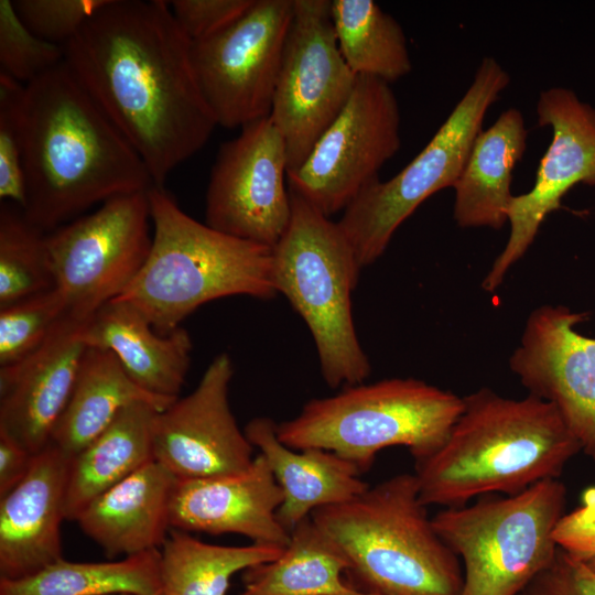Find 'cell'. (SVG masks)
I'll list each match as a JSON object with an SVG mask.
<instances>
[{
  "mask_svg": "<svg viewBox=\"0 0 595 595\" xmlns=\"http://www.w3.org/2000/svg\"><path fill=\"white\" fill-rule=\"evenodd\" d=\"M64 47L79 85L144 162L155 186L217 122L169 1L107 0Z\"/></svg>",
  "mask_w": 595,
  "mask_h": 595,
  "instance_id": "obj_1",
  "label": "cell"
},
{
  "mask_svg": "<svg viewBox=\"0 0 595 595\" xmlns=\"http://www.w3.org/2000/svg\"><path fill=\"white\" fill-rule=\"evenodd\" d=\"M23 169V212L46 232L96 204L154 185L140 155L64 61L26 84Z\"/></svg>",
  "mask_w": 595,
  "mask_h": 595,
  "instance_id": "obj_2",
  "label": "cell"
},
{
  "mask_svg": "<svg viewBox=\"0 0 595 595\" xmlns=\"http://www.w3.org/2000/svg\"><path fill=\"white\" fill-rule=\"evenodd\" d=\"M463 402L443 445L415 462L426 507H458L485 495L521 493L558 478L582 451L558 409L538 397L510 399L482 388Z\"/></svg>",
  "mask_w": 595,
  "mask_h": 595,
  "instance_id": "obj_3",
  "label": "cell"
},
{
  "mask_svg": "<svg viewBox=\"0 0 595 595\" xmlns=\"http://www.w3.org/2000/svg\"><path fill=\"white\" fill-rule=\"evenodd\" d=\"M152 245L128 288L115 300L139 310L166 335L202 305L245 295H278L272 247L216 230L187 215L164 186L149 191Z\"/></svg>",
  "mask_w": 595,
  "mask_h": 595,
  "instance_id": "obj_4",
  "label": "cell"
},
{
  "mask_svg": "<svg viewBox=\"0 0 595 595\" xmlns=\"http://www.w3.org/2000/svg\"><path fill=\"white\" fill-rule=\"evenodd\" d=\"M311 518L344 552L361 589L462 595L461 561L434 529L414 474L394 475Z\"/></svg>",
  "mask_w": 595,
  "mask_h": 595,
  "instance_id": "obj_5",
  "label": "cell"
},
{
  "mask_svg": "<svg viewBox=\"0 0 595 595\" xmlns=\"http://www.w3.org/2000/svg\"><path fill=\"white\" fill-rule=\"evenodd\" d=\"M463 398L414 378H390L344 387L307 401L277 424L286 446L323 448L368 470L377 454L404 446L415 462L435 453L463 410Z\"/></svg>",
  "mask_w": 595,
  "mask_h": 595,
  "instance_id": "obj_6",
  "label": "cell"
},
{
  "mask_svg": "<svg viewBox=\"0 0 595 595\" xmlns=\"http://www.w3.org/2000/svg\"><path fill=\"white\" fill-rule=\"evenodd\" d=\"M291 218L273 250V280L313 337L331 388L363 383L371 371L354 324L351 293L363 269L337 221L289 188Z\"/></svg>",
  "mask_w": 595,
  "mask_h": 595,
  "instance_id": "obj_7",
  "label": "cell"
},
{
  "mask_svg": "<svg viewBox=\"0 0 595 595\" xmlns=\"http://www.w3.org/2000/svg\"><path fill=\"white\" fill-rule=\"evenodd\" d=\"M565 501L564 484L551 478L515 495L480 496L432 517L461 561L462 595L522 594L555 558L553 531Z\"/></svg>",
  "mask_w": 595,
  "mask_h": 595,
  "instance_id": "obj_8",
  "label": "cell"
},
{
  "mask_svg": "<svg viewBox=\"0 0 595 595\" xmlns=\"http://www.w3.org/2000/svg\"><path fill=\"white\" fill-rule=\"evenodd\" d=\"M509 83L502 66L484 57L470 86L422 151L392 178L367 185L345 208L337 223L361 268L383 255L399 226L426 198L454 187L488 108Z\"/></svg>",
  "mask_w": 595,
  "mask_h": 595,
  "instance_id": "obj_9",
  "label": "cell"
},
{
  "mask_svg": "<svg viewBox=\"0 0 595 595\" xmlns=\"http://www.w3.org/2000/svg\"><path fill=\"white\" fill-rule=\"evenodd\" d=\"M150 225L144 191L113 197L47 232L55 288L69 316L84 322L123 293L149 256Z\"/></svg>",
  "mask_w": 595,
  "mask_h": 595,
  "instance_id": "obj_10",
  "label": "cell"
},
{
  "mask_svg": "<svg viewBox=\"0 0 595 595\" xmlns=\"http://www.w3.org/2000/svg\"><path fill=\"white\" fill-rule=\"evenodd\" d=\"M356 78L337 44L331 0H294L269 115L285 143L288 173L340 113Z\"/></svg>",
  "mask_w": 595,
  "mask_h": 595,
  "instance_id": "obj_11",
  "label": "cell"
},
{
  "mask_svg": "<svg viewBox=\"0 0 595 595\" xmlns=\"http://www.w3.org/2000/svg\"><path fill=\"white\" fill-rule=\"evenodd\" d=\"M400 145V110L390 84L357 75L340 113L303 164L286 173L289 188L331 217L379 178Z\"/></svg>",
  "mask_w": 595,
  "mask_h": 595,
  "instance_id": "obj_12",
  "label": "cell"
},
{
  "mask_svg": "<svg viewBox=\"0 0 595 595\" xmlns=\"http://www.w3.org/2000/svg\"><path fill=\"white\" fill-rule=\"evenodd\" d=\"M294 0H255L217 33L192 42L195 76L217 126L269 117Z\"/></svg>",
  "mask_w": 595,
  "mask_h": 595,
  "instance_id": "obj_13",
  "label": "cell"
},
{
  "mask_svg": "<svg viewBox=\"0 0 595 595\" xmlns=\"http://www.w3.org/2000/svg\"><path fill=\"white\" fill-rule=\"evenodd\" d=\"M285 143L270 117L250 122L221 144L205 197V224L269 247L291 218Z\"/></svg>",
  "mask_w": 595,
  "mask_h": 595,
  "instance_id": "obj_14",
  "label": "cell"
},
{
  "mask_svg": "<svg viewBox=\"0 0 595 595\" xmlns=\"http://www.w3.org/2000/svg\"><path fill=\"white\" fill-rule=\"evenodd\" d=\"M538 125L550 127L551 143L537 170L532 188L515 195L508 212L509 238L483 281L495 291L508 270L532 245L547 216L562 207L561 199L576 184L595 187V108L567 88L541 91Z\"/></svg>",
  "mask_w": 595,
  "mask_h": 595,
  "instance_id": "obj_15",
  "label": "cell"
},
{
  "mask_svg": "<svg viewBox=\"0 0 595 595\" xmlns=\"http://www.w3.org/2000/svg\"><path fill=\"white\" fill-rule=\"evenodd\" d=\"M234 366L216 355L196 388L159 411L153 424V458L178 479L236 475L253 462V446L229 404Z\"/></svg>",
  "mask_w": 595,
  "mask_h": 595,
  "instance_id": "obj_16",
  "label": "cell"
},
{
  "mask_svg": "<svg viewBox=\"0 0 595 595\" xmlns=\"http://www.w3.org/2000/svg\"><path fill=\"white\" fill-rule=\"evenodd\" d=\"M588 317L563 305H542L528 317L511 371L529 394L553 404L595 461V338L575 326Z\"/></svg>",
  "mask_w": 595,
  "mask_h": 595,
  "instance_id": "obj_17",
  "label": "cell"
},
{
  "mask_svg": "<svg viewBox=\"0 0 595 595\" xmlns=\"http://www.w3.org/2000/svg\"><path fill=\"white\" fill-rule=\"evenodd\" d=\"M84 322L66 314L35 351L0 367V432L33 455L51 444L72 394L87 349Z\"/></svg>",
  "mask_w": 595,
  "mask_h": 595,
  "instance_id": "obj_18",
  "label": "cell"
},
{
  "mask_svg": "<svg viewBox=\"0 0 595 595\" xmlns=\"http://www.w3.org/2000/svg\"><path fill=\"white\" fill-rule=\"evenodd\" d=\"M283 493L267 459L258 454L248 469L221 477L176 479L170 501L171 529L236 533L258 544L285 547L290 533L277 512Z\"/></svg>",
  "mask_w": 595,
  "mask_h": 595,
  "instance_id": "obj_19",
  "label": "cell"
},
{
  "mask_svg": "<svg viewBox=\"0 0 595 595\" xmlns=\"http://www.w3.org/2000/svg\"><path fill=\"white\" fill-rule=\"evenodd\" d=\"M71 462L50 444L0 498V580L24 578L63 559L60 530Z\"/></svg>",
  "mask_w": 595,
  "mask_h": 595,
  "instance_id": "obj_20",
  "label": "cell"
},
{
  "mask_svg": "<svg viewBox=\"0 0 595 595\" xmlns=\"http://www.w3.org/2000/svg\"><path fill=\"white\" fill-rule=\"evenodd\" d=\"M83 338L87 347L111 351L144 391L166 399L180 397L193 349L182 326L160 334L139 310L111 300L84 322Z\"/></svg>",
  "mask_w": 595,
  "mask_h": 595,
  "instance_id": "obj_21",
  "label": "cell"
},
{
  "mask_svg": "<svg viewBox=\"0 0 595 595\" xmlns=\"http://www.w3.org/2000/svg\"><path fill=\"white\" fill-rule=\"evenodd\" d=\"M176 479L152 461L96 497L76 522L109 558L159 550L170 532Z\"/></svg>",
  "mask_w": 595,
  "mask_h": 595,
  "instance_id": "obj_22",
  "label": "cell"
},
{
  "mask_svg": "<svg viewBox=\"0 0 595 595\" xmlns=\"http://www.w3.org/2000/svg\"><path fill=\"white\" fill-rule=\"evenodd\" d=\"M244 431L282 489L283 502L277 516L289 533L313 511L345 502L369 487L356 465L333 452L317 447L298 451L284 445L270 418H255Z\"/></svg>",
  "mask_w": 595,
  "mask_h": 595,
  "instance_id": "obj_23",
  "label": "cell"
},
{
  "mask_svg": "<svg viewBox=\"0 0 595 595\" xmlns=\"http://www.w3.org/2000/svg\"><path fill=\"white\" fill-rule=\"evenodd\" d=\"M520 110L509 108L475 139L454 185L453 217L462 228L500 229L508 221L512 171L527 147Z\"/></svg>",
  "mask_w": 595,
  "mask_h": 595,
  "instance_id": "obj_24",
  "label": "cell"
},
{
  "mask_svg": "<svg viewBox=\"0 0 595 595\" xmlns=\"http://www.w3.org/2000/svg\"><path fill=\"white\" fill-rule=\"evenodd\" d=\"M175 400L141 389L111 351L87 347L51 444L72 459L129 404L143 401L163 411Z\"/></svg>",
  "mask_w": 595,
  "mask_h": 595,
  "instance_id": "obj_25",
  "label": "cell"
},
{
  "mask_svg": "<svg viewBox=\"0 0 595 595\" xmlns=\"http://www.w3.org/2000/svg\"><path fill=\"white\" fill-rule=\"evenodd\" d=\"M159 411L143 401L129 404L72 458L65 499L66 520L76 521L96 497L154 461L153 424Z\"/></svg>",
  "mask_w": 595,
  "mask_h": 595,
  "instance_id": "obj_26",
  "label": "cell"
},
{
  "mask_svg": "<svg viewBox=\"0 0 595 595\" xmlns=\"http://www.w3.org/2000/svg\"><path fill=\"white\" fill-rule=\"evenodd\" d=\"M349 571L344 552L310 516L275 560L242 572L239 595H345L356 588L343 577Z\"/></svg>",
  "mask_w": 595,
  "mask_h": 595,
  "instance_id": "obj_27",
  "label": "cell"
},
{
  "mask_svg": "<svg viewBox=\"0 0 595 595\" xmlns=\"http://www.w3.org/2000/svg\"><path fill=\"white\" fill-rule=\"evenodd\" d=\"M160 550L108 562L64 559L20 580H0V595H162Z\"/></svg>",
  "mask_w": 595,
  "mask_h": 595,
  "instance_id": "obj_28",
  "label": "cell"
},
{
  "mask_svg": "<svg viewBox=\"0 0 595 595\" xmlns=\"http://www.w3.org/2000/svg\"><path fill=\"white\" fill-rule=\"evenodd\" d=\"M160 551L162 595H227L231 577L275 560L284 547L204 542L172 529Z\"/></svg>",
  "mask_w": 595,
  "mask_h": 595,
  "instance_id": "obj_29",
  "label": "cell"
},
{
  "mask_svg": "<svg viewBox=\"0 0 595 595\" xmlns=\"http://www.w3.org/2000/svg\"><path fill=\"white\" fill-rule=\"evenodd\" d=\"M339 51L355 75L396 82L412 69L398 21L372 0H331Z\"/></svg>",
  "mask_w": 595,
  "mask_h": 595,
  "instance_id": "obj_30",
  "label": "cell"
},
{
  "mask_svg": "<svg viewBox=\"0 0 595 595\" xmlns=\"http://www.w3.org/2000/svg\"><path fill=\"white\" fill-rule=\"evenodd\" d=\"M55 288L47 232L12 203L0 206V307Z\"/></svg>",
  "mask_w": 595,
  "mask_h": 595,
  "instance_id": "obj_31",
  "label": "cell"
},
{
  "mask_svg": "<svg viewBox=\"0 0 595 595\" xmlns=\"http://www.w3.org/2000/svg\"><path fill=\"white\" fill-rule=\"evenodd\" d=\"M66 314L56 288L0 307V367L35 351Z\"/></svg>",
  "mask_w": 595,
  "mask_h": 595,
  "instance_id": "obj_32",
  "label": "cell"
},
{
  "mask_svg": "<svg viewBox=\"0 0 595 595\" xmlns=\"http://www.w3.org/2000/svg\"><path fill=\"white\" fill-rule=\"evenodd\" d=\"M26 84L0 72V198L22 209L26 204L23 125Z\"/></svg>",
  "mask_w": 595,
  "mask_h": 595,
  "instance_id": "obj_33",
  "label": "cell"
},
{
  "mask_svg": "<svg viewBox=\"0 0 595 595\" xmlns=\"http://www.w3.org/2000/svg\"><path fill=\"white\" fill-rule=\"evenodd\" d=\"M64 61V47L34 34L11 0H0V68L28 84Z\"/></svg>",
  "mask_w": 595,
  "mask_h": 595,
  "instance_id": "obj_34",
  "label": "cell"
},
{
  "mask_svg": "<svg viewBox=\"0 0 595 595\" xmlns=\"http://www.w3.org/2000/svg\"><path fill=\"white\" fill-rule=\"evenodd\" d=\"M107 0H14L22 22L37 36L65 45Z\"/></svg>",
  "mask_w": 595,
  "mask_h": 595,
  "instance_id": "obj_35",
  "label": "cell"
},
{
  "mask_svg": "<svg viewBox=\"0 0 595 595\" xmlns=\"http://www.w3.org/2000/svg\"><path fill=\"white\" fill-rule=\"evenodd\" d=\"M255 0H173L172 14L185 35L198 41L230 25Z\"/></svg>",
  "mask_w": 595,
  "mask_h": 595,
  "instance_id": "obj_36",
  "label": "cell"
},
{
  "mask_svg": "<svg viewBox=\"0 0 595 595\" xmlns=\"http://www.w3.org/2000/svg\"><path fill=\"white\" fill-rule=\"evenodd\" d=\"M524 595H595V573L558 549L551 565L524 589Z\"/></svg>",
  "mask_w": 595,
  "mask_h": 595,
  "instance_id": "obj_37",
  "label": "cell"
},
{
  "mask_svg": "<svg viewBox=\"0 0 595 595\" xmlns=\"http://www.w3.org/2000/svg\"><path fill=\"white\" fill-rule=\"evenodd\" d=\"M553 539L575 560L586 563L595 559V487L584 490L582 505L560 518Z\"/></svg>",
  "mask_w": 595,
  "mask_h": 595,
  "instance_id": "obj_38",
  "label": "cell"
},
{
  "mask_svg": "<svg viewBox=\"0 0 595 595\" xmlns=\"http://www.w3.org/2000/svg\"><path fill=\"white\" fill-rule=\"evenodd\" d=\"M34 455L6 433L0 432V498L28 475Z\"/></svg>",
  "mask_w": 595,
  "mask_h": 595,
  "instance_id": "obj_39",
  "label": "cell"
},
{
  "mask_svg": "<svg viewBox=\"0 0 595 595\" xmlns=\"http://www.w3.org/2000/svg\"><path fill=\"white\" fill-rule=\"evenodd\" d=\"M345 595H377V594H374L364 589L355 588L353 592Z\"/></svg>",
  "mask_w": 595,
  "mask_h": 595,
  "instance_id": "obj_40",
  "label": "cell"
},
{
  "mask_svg": "<svg viewBox=\"0 0 595 595\" xmlns=\"http://www.w3.org/2000/svg\"><path fill=\"white\" fill-rule=\"evenodd\" d=\"M586 564L589 566V569L595 573V559L586 562Z\"/></svg>",
  "mask_w": 595,
  "mask_h": 595,
  "instance_id": "obj_41",
  "label": "cell"
},
{
  "mask_svg": "<svg viewBox=\"0 0 595 595\" xmlns=\"http://www.w3.org/2000/svg\"><path fill=\"white\" fill-rule=\"evenodd\" d=\"M520 595H524V594L522 593V594H520Z\"/></svg>",
  "mask_w": 595,
  "mask_h": 595,
  "instance_id": "obj_42",
  "label": "cell"
}]
</instances>
